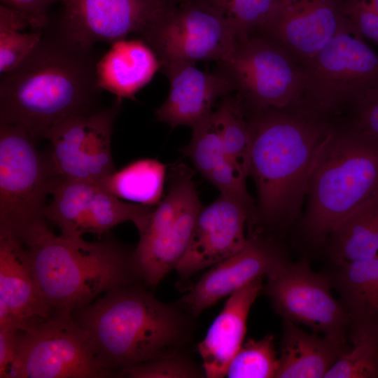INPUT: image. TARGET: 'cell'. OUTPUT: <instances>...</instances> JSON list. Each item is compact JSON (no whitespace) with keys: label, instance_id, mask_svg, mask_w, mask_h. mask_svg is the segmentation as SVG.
I'll return each mask as SVG.
<instances>
[{"label":"cell","instance_id":"f546056e","mask_svg":"<svg viewBox=\"0 0 378 378\" xmlns=\"http://www.w3.org/2000/svg\"><path fill=\"white\" fill-rule=\"evenodd\" d=\"M224 19L237 40L257 32L284 0H202Z\"/></svg>","mask_w":378,"mask_h":378},{"label":"cell","instance_id":"277c9868","mask_svg":"<svg viewBox=\"0 0 378 378\" xmlns=\"http://www.w3.org/2000/svg\"><path fill=\"white\" fill-rule=\"evenodd\" d=\"M17 237L27 251L52 314L73 312L111 289L132 284L136 278L132 253L114 241L57 236L46 220L30 225Z\"/></svg>","mask_w":378,"mask_h":378},{"label":"cell","instance_id":"83f0119b","mask_svg":"<svg viewBox=\"0 0 378 378\" xmlns=\"http://www.w3.org/2000/svg\"><path fill=\"white\" fill-rule=\"evenodd\" d=\"M349 330L351 346L325 378H377L378 325L350 326Z\"/></svg>","mask_w":378,"mask_h":378},{"label":"cell","instance_id":"f35d334b","mask_svg":"<svg viewBox=\"0 0 378 378\" xmlns=\"http://www.w3.org/2000/svg\"><path fill=\"white\" fill-rule=\"evenodd\" d=\"M170 6H174L179 3L182 2L184 0H164Z\"/></svg>","mask_w":378,"mask_h":378},{"label":"cell","instance_id":"9c48e42d","mask_svg":"<svg viewBox=\"0 0 378 378\" xmlns=\"http://www.w3.org/2000/svg\"><path fill=\"white\" fill-rule=\"evenodd\" d=\"M23 128L0 122V227L19 234L45 218L55 174Z\"/></svg>","mask_w":378,"mask_h":378},{"label":"cell","instance_id":"cb8c5ba5","mask_svg":"<svg viewBox=\"0 0 378 378\" xmlns=\"http://www.w3.org/2000/svg\"><path fill=\"white\" fill-rule=\"evenodd\" d=\"M330 278L350 318V326L378 325V255L333 262Z\"/></svg>","mask_w":378,"mask_h":378},{"label":"cell","instance_id":"603a6c76","mask_svg":"<svg viewBox=\"0 0 378 378\" xmlns=\"http://www.w3.org/2000/svg\"><path fill=\"white\" fill-rule=\"evenodd\" d=\"M160 62L151 48L141 38L120 39L98 60L99 87L120 99H134V96L148 83Z\"/></svg>","mask_w":378,"mask_h":378},{"label":"cell","instance_id":"3957f363","mask_svg":"<svg viewBox=\"0 0 378 378\" xmlns=\"http://www.w3.org/2000/svg\"><path fill=\"white\" fill-rule=\"evenodd\" d=\"M181 307L163 303L132 284L111 289L72 312L99 364L124 368L179 351L190 323Z\"/></svg>","mask_w":378,"mask_h":378},{"label":"cell","instance_id":"d6a6232c","mask_svg":"<svg viewBox=\"0 0 378 378\" xmlns=\"http://www.w3.org/2000/svg\"><path fill=\"white\" fill-rule=\"evenodd\" d=\"M130 378H197L205 377L202 367L179 351L139 363L118 372Z\"/></svg>","mask_w":378,"mask_h":378},{"label":"cell","instance_id":"d4e9b609","mask_svg":"<svg viewBox=\"0 0 378 378\" xmlns=\"http://www.w3.org/2000/svg\"><path fill=\"white\" fill-rule=\"evenodd\" d=\"M333 262L378 255V193L359 206L329 235L323 245Z\"/></svg>","mask_w":378,"mask_h":378},{"label":"cell","instance_id":"7c38bea8","mask_svg":"<svg viewBox=\"0 0 378 378\" xmlns=\"http://www.w3.org/2000/svg\"><path fill=\"white\" fill-rule=\"evenodd\" d=\"M122 99L96 113L68 118L57 123L46 139L51 144L48 158L55 176L101 184L115 171L111 136Z\"/></svg>","mask_w":378,"mask_h":378},{"label":"cell","instance_id":"8992f818","mask_svg":"<svg viewBox=\"0 0 378 378\" xmlns=\"http://www.w3.org/2000/svg\"><path fill=\"white\" fill-rule=\"evenodd\" d=\"M192 172L185 164L172 167L166 195L136 225L139 241L132 253L136 277L155 287L184 255L202 209Z\"/></svg>","mask_w":378,"mask_h":378},{"label":"cell","instance_id":"4dcf8cb0","mask_svg":"<svg viewBox=\"0 0 378 378\" xmlns=\"http://www.w3.org/2000/svg\"><path fill=\"white\" fill-rule=\"evenodd\" d=\"M278 366L274 336L267 335L260 340L250 338L243 343L230 362L225 377L272 378L276 377Z\"/></svg>","mask_w":378,"mask_h":378},{"label":"cell","instance_id":"8fae6325","mask_svg":"<svg viewBox=\"0 0 378 378\" xmlns=\"http://www.w3.org/2000/svg\"><path fill=\"white\" fill-rule=\"evenodd\" d=\"M160 65L223 60L237 38L224 19L202 0H184L170 6L139 34Z\"/></svg>","mask_w":378,"mask_h":378},{"label":"cell","instance_id":"30bf717a","mask_svg":"<svg viewBox=\"0 0 378 378\" xmlns=\"http://www.w3.org/2000/svg\"><path fill=\"white\" fill-rule=\"evenodd\" d=\"M115 374L96 358L72 312H58L17 334L15 378H103Z\"/></svg>","mask_w":378,"mask_h":378},{"label":"cell","instance_id":"74e56055","mask_svg":"<svg viewBox=\"0 0 378 378\" xmlns=\"http://www.w3.org/2000/svg\"><path fill=\"white\" fill-rule=\"evenodd\" d=\"M368 5L378 12V0H365Z\"/></svg>","mask_w":378,"mask_h":378},{"label":"cell","instance_id":"e575fe53","mask_svg":"<svg viewBox=\"0 0 378 378\" xmlns=\"http://www.w3.org/2000/svg\"><path fill=\"white\" fill-rule=\"evenodd\" d=\"M341 118L363 133L378 140V88L360 97Z\"/></svg>","mask_w":378,"mask_h":378},{"label":"cell","instance_id":"1f68e13d","mask_svg":"<svg viewBox=\"0 0 378 378\" xmlns=\"http://www.w3.org/2000/svg\"><path fill=\"white\" fill-rule=\"evenodd\" d=\"M192 130L190 141L182 152L206 179L214 168L227 159L214 111Z\"/></svg>","mask_w":378,"mask_h":378},{"label":"cell","instance_id":"ffe728a7","mask_svg":"<svg viewBox=\"0 0 378 378\" xmlns=\"http://www.w3.org/2000/svg\"><path fill=\"white\" fill-rule=\"evenodd\" d=\"M0 304L10 312L20 330L52 315L35 278L22 241L0 227Z\"/></svg>","mask_w":378,"mask_h":378},{"label":"cell","instance_id":"52a82bcc","mask_svg":"<svg viewBox=\"0 0 378 378\" xmlns=\"http://www.w3.org/2000/svg\"><path fill=\"white\" fill-rule=\"evenodd\" d=\"M302 101L333 118L378 88V52L349 24L304 66Z\"/></svg>","mask_w":378,"mask_h":378},{"label":"cell","instance_id":"9a60e30c","mask_svg":"<svg viewBox=\"0 0 378 378\" xmlns=\"http://www.w3.org/2000/svg\"><path fill=\"white\" fill-rule=\"evenodd\" d=\"M62 13L57 22L85 46L113 43L140 34L170 6L164 0H59Z\"/></svg>","mask_w":378,"mask_h":378},{"label":"cell","instance_id":"e0dca14e","mask_svg":"<svg viewBox=\"0 0 378 378\" xmlns=\"http://www.w3.org/2000/svg\"><path fill=\"white\" fill-rule=\"evenodd\" d=\"M289 261L284 249L273 239L251 235L241 250L210 267L179 300L178 306L197 316L251 282L270 276Z\"/></svg>","mask_w":378,"mask_h":378},{"label":"cell","instance_id":"5bb4252c","mask_svg":"<svg viewBox=\"0 0 378 378\" xmlns=\"http://www.w3.org/2000/svg\"><path fill=\"white\" fill-rule=\"evenodd\" d=\"M50 195L52 201L46 208L45 218L69 238L85 233L101 236L128 220L136 226L155 207L119 199L98 183L55 176Z\"/></svg>","mask_w":378,"mask_h":378},{"label":"cell","instance_id":"5b68a950","mask_svg":"<svg viewBox=\"0 0 378 378\" xmlns=\"http://www.w3.org/2000/svg\"><path fill=\"white\" fill-rule=\"evenodd\" d=\"M378 193V140L340 118L312 167L302 221L305 240L323 246L331 232Z\"/></svg>","mask_w":378,"mask_h":378},{"label":"cell","instance_id":"6da1fadb","mask_svg":"<svg viewBox=\"0 0 378 378\" xmlns=\"http://www.w3.org/2000/svg\"><path fill=\"white\" fill-rule=\"evenodd\" d=\"M92 48L50 20L31 52L1 75L0 122L23 128L36 140L64 119L100 111L99 59Z\"/></svg>","mask_w":378,"mask_h":378},{"label":"cell","instance_id":"4316f807","mask_svg":"<svg viewBox=\"0 0 378 378\" xmlns=\"http://www.w3.org/2000/svg\"><path fill=\"white\" fill-rule=\"evenodd\" d=\"M226 158L246 178L249 176L251 131L246 108L235 92L223 97L214 110Z\"/></svg>","mask_w":378,"mask_h":378},{"label":"cell","instance_id":"ac0fdd59","mask_svg":"<svg viewBox=\"0 0 378 378\" xmlns=\"http://www.w3.org/2000/svg\"><path fill=\"white\" fill-rule=\"evenodd\" d=\"M248 220L253 218L246 206L221 194L202 207L188 248L175 268L178 276L189 278L241 250L248 241L245 225Z\"/></svg>","mask_w":378,"mask_h":378},{"label":"cell","instance_id":"836d02e7","mask_svg":"<svg viewBox=\"0 0 378 378\" xmlns=\"http://www.w3.org/2000/svg\"><path fill=\"white\" fill-rule=\"evenodd\" d=\"M350 29L363 41L378 48V12L365 0H343Z\"/></svg>","mask_w":378,"mask_h":378},{"label":"cell","instance_id":"d6986e66","mask_svg":"<svg viewBox=\"0 0 378 378\" xmlns=\"http://www.w3.org/2000/svg\"><path fill=\"white\" fill-rule=\"evenodd\" d=\"M160 70L169 80V92L155 115L173 128H192L213 113L218 99L234 92L231 80L219 69L209 72L194 63L170 62L161 64Z\"/></svg>","mask_w":378,"mask_h":378},{"label":"cell","instance_id":"7402d4cb","mask_svg":"<svg viewBox=\"0 0 378 378\" xmlns=\"http://www.w3.org/2000/svg\"><path fill=\"white\" fill-rule=\"evenodd\" d=\"M346 337L302 330L284 320L276 378H322L349 349Z\"/></svg>","mask_w":378,"mask_h":378},{"label":"cell","instance_id":"f1b7e54d","mask_svg":"<svg viewBox=\"0 0 378 378\" xmlns=\"http://www.w3.org/2000/svg\"><path fill=\"white\" fill-rule=\"evenodd\" d=\"M27 20L17 11L0 5V73L10 71L19 65L40 41L43 31H21L29 27Z\"/></svg>","mask_w":378,"mask_h":378},{"label":"cell","instance_id":"2e32d148","mask_svg":"<svg viewBox=\"0 0 378 378\" xmlns=\"http://www.w3.org/2000/svg\"><path fill=\"white\" fill-rule=\"evenodd\" d=\"M347 25L343 0H284L254 34L276 43L303 66Z\"/></svg>","mask_w":378,"mask_h":378},{"label":"cell","instance_id":"d590c367","mask_svg":"<svg viewBox=\"0 0 378 378\" xmlns=\"http://www.w3.org/2000/svg\"><path fill=\"white\" fill-rule=\"evenodd\" d=\"M59 0H1L3 4L22 15L33 30L43 31L49 24L50 7Z\"/></svg>","mask_w":378,"mask_h":378},{"label":"cell","instance_id":"8d00e7d4","mask_svg":"<svg viewBox=\"0 0 378 378\" xmlns=\"http://www.w3.org/2000/svg\"><path fill=\"white\" fill-rule=\"evenodd\" d=\"M18 330L0 328V377L15 378Z\"/></svg>","mask_w":378,"mask_h":378},{"label":"cell","instance_id":"4fadbf2b","mask_svg":"<svg viewBox=\"0 0 378 378\" xmlns=\"http://www.w3.org/2000/svg\"><path fill=\"white\" fill-rule=\"evenodd\" d=\"M267 279L264 290L283 320L319 334L346 337L350 325L346 309L334 298L330 278L312 270L306 260L289 261Z\"/></svg>","mask_w":378,"mask_h":378},{"label":"cell","instance_id":"484cf974","mask_svg":"<svg viewBox=\"0 0 378 378\" xmlns=\"http://www.w3.org/2000/svg\"><path fill=\"white\" fill-rule=\"evenodd\" d=\"M166 175V164L144 158L115 170L100 185L122 200L155 206L162 200Z\"/></svg>","mask_w":378,"mask_h":378},{"label":"cell","instance_id":"ba28073f","mask_svg":"<svg viewBox=\"0 0 378 378\" xmlns=\"http://www.w3.org/2000/svg\"><path fill=\"white\" fill-rule=\"evenodd\" d=\"M217 63L248 109L281 108L302 100V65L267 38L253 34L237 40Z\"/></svg>","mask_w":378,"mask_h":378},{"label":"cell","instance_id":"7a4b0ae2","mask_svg":"<svg viewBox=\"0 0 378 378\" xmlns=\"http://www.w3.org/2000/svg\"><path fill=\"white\" fill-rule=\"evenodd\" d=\"M246 111L249 176L258 199L256 219L285 230L300 214L312 167L337 118L303 101L286 108Z\"/></svg>","mask_w":378,"mask_h":378},{"label":"cell","instance_id":"44dd1931","mask_svg":"<svg viewBox=\"0 0 378 378\" xmlns=\"http://www.w3.org/2000/svg\"><path fill=\"white\" fill-rule=\"evenodd\" d=\"M263 279H258L231 294L198 344L206 377H225L230 362L243 344L248 315L264 290Z\"/></svg>","mask_w":378,"mask_h":378}]
</instances>
